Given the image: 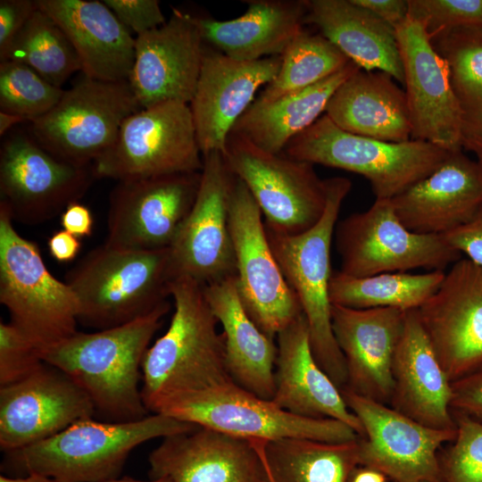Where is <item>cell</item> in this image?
Returning a JSON list of instances; mask_svg holds the SVG:
<instances>
[{"mask_svg": "<svg viewBox=\"0 0 482 482\" xmlns=\"http://www.w3.org/2000/svg\"><path fill=\"white\" fill-rule=\"evenodd\" d=\"M169 310L167 303L121 326L91 333L77 331L39 355L73 379L104 420L144 419L150 411L139 387L142 362Z\"/></svg>", "mask_w": 482, "mask_h": 482, "instance_id": "obj_1", "label": "cell"}, {"mask_svg": "<svg viewBox=\"0 0 482 482\" xmlns=\"http://www.w3.org/2000/svg\"><path fill=\"white\" fill-rule=\"evenodd\" d=\"M196 427L161 413L127 422L84 419L46 439L5 453L2 470L9 477L37 473L61 482H104L119 478L137 446Z\"/></svg>", "mask_w": 482, "mask_h": 482, "instance_id": "obj_2", "label": "cell"}, {"mask_svg": "<svg viewBox=\"0 0 482 482\" xmlns=\"http://www.w3.org/2000/svg\"><path fill=\"white\" fill-rule=\"evenodd\" d=\"M170 293L174 302L170 326L148 347L141 366V394L149 411L164 398L233 382L226 368L224 337L204 287L179 277Z\"/></svg>", "mask_w": 482, "mask_h": 482, "instance_id": "obj_3", "label": "cell"}, {"mask_svg": "<svg viewBox=\"0 0 482 482\" xmlns=\"http://www.w3.org/2000/svg\"><path fill=\"white\" fill-rule=\"evenodd\" d=\"M173 278L169 247L134 250L104 243L78 262L65 282L77 296L79 322L103 330L169 303Z\"/></svg>", "mask_w": 482, "mask_h": 482, "instance_id": "obj_4", "label": "cell"}, {"mask_svg": "<svg viewBox=\"0 0 482 482\" xmlns=\"http://www.w3.org/2000/svg\"><path fill=\"white\" fill-rule=\"evenodd\" d=\"M325 182L326 208L312 229L298 235H287L267 227L265 229L284 278L299 301L308 325L312 353L320 368L343 389L346 386L345 360L331 321L330 249L339 211L352 183L342 177Z\"/></svg>", "mask_w": 482, "mask_h": 482, "instance_id": "obj_5", "label": "cell"}, {"mask_svg": "<svg viewBox=\"0 0 482 482\" xmlns=\"http://www.w3.org/2000/svg\"><path fill=\"white\" fill-rule=\"evenodd\" d=\"M283 153L360 174L369 180L376 199H392L433 172L451 152L422 140L393 143L355 135L324 114Z\"/></svg>", "mask_w": 482, "mask_h": 482, "instance_id": "obj_6", "label": "cell"}, {"mask_svg": "<svg viewBox=\"0 0 482 482\" xmlns=\"http://www.w3.org/2000/svg\"><path fill=\"white\" fill-rule=\"evenodd\" d=\"M12 222L0 202V302L10 322L39 353L78 331L79 302L71 287L48 270L37 244Z\"/></svg>", "mask_w": 482, "mask_h": 482, "instance_id": "obj_7", "label": "cell"}, {"mask_svg": "<svg viewBox=\"0 0 482 482\" xmlns=\"http://www.w3.org/2000/svg\"><path fill=\"white\" fill-rule=\"evenodd\" d=\"M150 412L248 440L306 438L346 442L359 437L339 420L295 415L234 382L164 398L154 403Z\"/></svg>", "mask_w": 482, "mask_h": 482, "instance_id": "obj_8", "label": "cell"}, {"mask_svg": "<svg viewBox=\"0 0 482 482\" xmlns=\"http://www.w3.org/2000/svg\"><path fill=\"white\" fill-rule=\"evenodd\" d=\"M129 80L104 81L82 74L29 132L56 158L92 166L114 143L122 123L141 110Z\"/></svg>", "mask_w": 482, "mask_h": 482, "instance_id": "obj_9", "label": "cell"}, {"mask_svg": "<svg viewBox=\"0 0 482 482\" xmlns=\"http://www.w3.org/2000/svg\"><path fill=\"white\" fill-rule=\"evenodd\" d=\"M230 171L241 179L265 217V227L287 235L302 234L322 217L325 179L313 164L264 151L230 131L222 152Z\"/></svg>", "mask_w": 482, "mask_h": 482, "instance_id": "obj_10", "label": "cell"}, {"mask_svg": "<svg viewBox=\"0 0 482 482\" xmlns=\"http://www.w3.org/2000/svg\"><path fill=\"white\" fill-rule=\"evenodd\" d=\"M201 154L189 104L166 102L129 116L92 169L96 179L117 181L195 172Z\"/></svg>", "mask_w": 482, "mask_h": 482, "instance_id": "obj_11", "label": "cell"}, {"mask_svg": "<svg viewBox=\"0 0 482 482\" xmlns=\"http://www.w3.org/2000/svg\"><path fill=\"white\" fill-rule=\"evenodd\" d=\"M335 239L341 259L339 271L352 277L418 268L445 270L461 258L442 235L408 229L390 199H376L367 211L345 218L335 229Z\"/></svg>", "mask_w": 482, "mask_h": 482, "instance_id": "obj_12", "label": "cell"}, {"mask_svg": "<svg viewBox=\"0 0 482 482\" xmlns=\"http://www.w3.org/2000/svg\"><path fill=\"white\" fill-rule=\"evenodd\" d=\"M262 213L245 183L235 176L229 229L236 257V284L246 313L267 336L303 314L268 241Z\"/></svg>", "mask_w": 482, "mask_h": 482, "instance_id": "obj_13", "label": "cell"}, {"mask_svg": "<svg viewBox=\"0 0 482 482\" xmlns=\"http://www.w3.org/2000/svg\"><path fill=\"white\" fill-rule=\"evenodd\" d=\"M0 147V202L13 220L27 225L46 222L79 201L96 179L92 166L63 162L32 137L15 130Z\"/></svg>", "mask_w": 482, "mask_h": 482, "instance_id": "obj_14", "label": "cell"}, {"mask_svg": "<svg viewBox=\"0 0 482 482\" xmlns=\"http://www.w3.org/2000/svg\"><path fill=\"white\" fill-rule=\"evenodd\" d=\"M202 156L203 169L195 201L169 248L173 278H189L206 287L236 277L229 229L235 175L221 152Z\"/></svg>", "mask_w": 482, "mask_h": 482, "instance_id": "obj_15", "label": "cell"}, {"mask_svg": "<svg viewBox=\"0 0 482 482\" xmlns=\"http://www.w3.org/2000/svg\"><path fill=\"white\" fill-rule=\"evenodd\" d=\"M341 392L363 429L358 439L359 466L394 482H444L437 452L453 440L456 428H432L387 404L346 388Z\"/></svg>", "mask_w": 482, "mask_h": 482, "instance_id": "obj_16", "label": "cell"}, {"mask_svg": "<svg viewBox=\"0 0 482 482\" xmlns=\"http://www.w3.org/2000/svg\"><path fill=\"white\" fill-rule=\"evenodd\" d=\"M201 171L120 180L109 196L105 243L154 250L171 245L195 201Z\"/></svg>", "mask_w": 482, "mask_h": 482, "instance_id": "obj_17", "label": "cell"}, {"mask_svg": "<svg viewBox=\"0 0 482 482\" xmlns=\"http://www.w3.org/2000/svg\"><path fill=\"white\" fill-rule=\"evenodd\" d=\"M417 313L451 382L482 367L481 267L456 261Z\"/></svg>", "mask_w": 482, "mask_h": 482, "instance_id": "obj_18", "label": "cell"}, {"mask_svg": "<svg viewBox=\"0 0 482 482\" xmlns=\"http://www.w3.org/2000/svg\"><path fill=\"white\" fill-rule=\"evenodd\" d=\"M413 140L462 150L463 120L445 60L413 19L395 29Z\"/></svg>", "mask_w": 482, "mask_h": 482, "instance_id": "obj_19", "label": "cell"}, {"mask_svg": "<svg viewBox=\"0 0 482 482\" xmlns=\"http://www.w3.org/2000/svg\"><path fill=\"white\" fill-rule=\"evenodd\" d=\"M95 414L83 389L44 362L25 378L0 386L1 450L29 446Z\"/></svg>", "mask_w": 482, "mask_h": 482, "instance_id": "obj_20", "label": "cell"}, {"mask_svg": "<svg viewBox=\"0 0 482 482\" xmlns=\"http://www.w3.org/2000/svg\"><path fill=\"white\" fill-rule=\"evenodd\" d=\"M204 50L195 16L176 9L164 24L137 36L129 83L142 109L166 102L189 104Z\"/></svg>", "mask_w": 482, "mask_h": 482, "instance_id": "obj_21", "label": "cell"}, {"mask_svg": "<svg viewBox=\"0 0 482 482\" xmlns=\"http://www.w3.org/2000/svg\"><path fill=\"white\" fill-rule=\"evenodd\" d=\"M281 62V55L241 61L204 46L189 104L202 155L223 152L233 127L253 102L257 90L277 76Z\"/></svg>", "mask_w": 482, "mask_h": 482, "instance_id": "obj_22", "label": "cell"}, {"mask_svg": "<svg viewBox=\"0 0 482 482\" xmlns=\"http://www.w3.org/2000/svg\"><path fill=\"white\" fill-rule=\"evenodd\" d=\"M150 479L169 482H268L253 440L197 426L162 439L148 457Z\"/></svg>", "mask_w": 482, "mask_h": 482, "instance_id": "obj_23", "label": "cell"}, {"mask_svg": "<svg viewBox=\"0 0 482 482\" xmlns=\"http://www.w3.org/2000/svg\"><path fill=\"white\" fill-rule=\"evenodd\" d=\"M406 312L391 307L353 309L332 304V330L346 370L345 388L389 405L394 386L393 360Z\"/></svg>", "mask_w": 482, "mask_h": 482, "instance_id": "obj_24", "label": "cell"}, {"mask_svg": "<svg viewBox=\"0 0 482 482\" xmlns=\"http://www.w3.org/2000/svg\"><path fill=\"white\" fill-rule=\"evenodd\" d=\"M390 200L411 231L443 235L482 205V165L462 150L451 152L433 172Z\"/></svg>", "mask_w": 482, "mask_h": 482, "instance_id": "obj_25", "label": "cell"}, {"mask_svg": "<svg viewBox=\"0 0 482 482\" xmlns=\"http://www.w3.org/2000/svg\"><path fill=\"white\" fill-rule=\"evenodd\" d=\"M276 337L278 354L271 401L297 416L339 420L362 436V424L348 408L341 389L320 368L312 353L303 314Z\"/></svg>", "mask_w": 482, "mask_h": 482, "instance_id": "obj_26", "label": "cell"}, {"mask_svg": "<svg viewBox=\"0 0 482 482\" xmlns=\"http://www.w3.org/2000/svg\"><path fill=\"white\" fill-rule=\"evenodd\" d=\"M389 406L436 429H455L451 411L452 382L444 371L420 321L407 311L392 365Z\"/></svg>", "mask_w": 482, "mask_h": 482, "instance_id": "obj_27", "label": "cell"}, {"mask_svg": "<svg viewBox=\"0 0 482 482\" xmlns=\"http://www.w3.org/2000/svg\"><path fill=\"white\" fill-rule=\"evenodd\" d=\"M36 4L65 33L83 75L104 81L129 80L136 37L103 1L36 0Z\"/></svg>", "mask_w": 482, "mask_h": 482, "instance_id": "obj_28", "label": "cell"}, {"mask_svg": "<svg viewBox=\"0 0 482 482\" xmlns=\"http://www.w3.org/2000/svg\"><path fill=\"white\" fill-rule=\"evenodd\" d=\"M245 13L229 21L195 17L204 43L234 59L282 55L305 25L306 0L245 1Z\"/></svg>", "mask_w": 482, "mask_h": 482, "instance_id": "obj_29", "label": "cell"}, {"mask_svg": "<svg viewBox=\"0 0 482 482\" xmlns=\"http://www.w3.org/2000/svg\"><path fill=\"white\" fill-rule=\"evenodd\" d=\"M204 297L222 327L227 370L235 384L266 400L274 395L278 347L246 313L236 277L204 287Z\"/></svg>", "mask_w": 482, "mask_h": 482, "instance_id": "obj_30", "label": "cell"}, {"mask_svg": "<svg viewBox=\"0 0 482 482\" xmlns=\"http://www.w3.org/2000/svg\"><path fill=\"white\" fill-rule=\"evenodd\" d=\"M325 112L355 135L393 143L411 139L405 92L383 71L358 70L337 88Z\"/></svg>", "mask_w": 482, "mask_h": 482, "instance_id": "obj_31", "label": "cell"}, {"mask_svg": "<svg viewBox=\"0 0 482 482\" xmlns=\"http://www.w3.org/2000/svg\"><path fill=\"white\" fill-rule=\"evenodd\" d=\"M305 25L334 44L366 71L387 73L403 85L404 75L395 30L352 0H306Z\"/></svg>", "mask_w": 482, "mask_h": 482, "instance_id": "obj_32", "label": "cell"}, {"mask_svg": "<svg viewBox=\"0 0 482 482\" xmlns=\"http://www.w3.org/2000/svg\"><path fill=\"white\" fill-rule=\"evenodd\" d=\"M358 70L351 61L337 73L310 87L269 104H252L231 131L264 151L281 154L293 138L320 117L337 88Z\"/></svg>", "mask_w": 482, "mask_h": 482, "instance_id": "obj_33", "label": "cell"}, {"mask_svg": "<svg viewBox=\"0 0 482 482\" xmlns=\"http://www.w3.org/2000/svg\"><path fill=\"white\" fill-rule=\"evenodd\" d=\"M358 439L325 442L306 438L253 440L272 482H348L359 466Z\"/></svg>", "mask_w": 482, "mask_h": 482, "instance_id": "obj_34", "label": "cell"}, {"mask_svg": "<svg viewBox=\"0 0 482 482\" xmlns=\"http://www.w3.org/2000/svg\"><path fill=\"white\" fill-rule=\"evenodd\" d=\"M445 274V270H429L421 274L386 272L352 277L337 271L330 278L329 299L332 304L353 309L415 310L434 295Z\"/></svg>", "mask_w": 482, "mask_h": 482, "instance_id": "obj_35", "label": "cell"}, {"mask_svg": "<svg viewBox=\"0 0 482 482\" xmlns=\"http://www.w3.org/2000/svg\"><path fill=\"white\" fill-rule=\"evenodd\" d=\"M430 41L446 63L463 137L482 138V23L444 31Z\"/></svg>", "mask_w": 482, "mask_h": 482, "instance_id": "obj_36", "label": "cell"}, {"mask_svg": "<svg viewBox=\"0 0 482 482\" xmlns=\"http://www.w3.org/2000/svg\"><path fill=\"white\" fill-rule=\"evenodd\" d=\"M277 76L252 104H265L310 87L343 70L351 61L320 33L305 29L281 55Z\"/></svg>", "mask_w": 482, "mask_h": 482, "instance_id": "obj_37", "label": "cell"}, {"mask_svg": "<svg viewBox=\"0 0 482 482\" xmlns=\"http://www.w3.org/2000/svg\"><path fill=\"white\" fill-rule=\"evenodd\" d=\"M6 60L27 65L58 87H62L73 73L81 71L80 60L65 33L38 8L0 62Z\"/></svg>", "mask_w": 482, "mask_h": 482, "instance_id": "obj_38", "label": "cell"}, {"mask_svg": "<svg viewBox=\"0 0 482 482\" xmlns=\"http://www.w3.org/2000/svg\"><path fill=\"white\" fill-rule=\"evenodd\" d=\"M64 89L42 78L27 65L0 62V111L24 117L29 122L47 113Z\"/></svg>", "mask_w": 482, "mask_h": 482, "instance_id": "obj_39", "label": "cell"}, {"mask_svg": "<svg viewBox=\"0 0 482 482\" xmlns=\"http://www.w3.org/2000/svg\"><path fill=\"white\" fill-rule=\"evenodd\" d=\"M455 436L441 464L444 482H482V422L455 414Z\"/></svg>", "mask_w": 482, "mask_h": 482, "instance_id": "obj_40", "label": "cell"}, {"mask_svg": "<svg viewBox=\"0 0 482 482\" xmlns=\"http://www.w3.org/2000/svg\"><path fill=\"white\" fill-rule=\"evenodd\" d=\"M408 17L429 39L455 28L482 23V0H408Z\"/></svg>", "mask_w": 482, "mask_h": 482, "instance_id": "obj_41", "label": "cell"}, {"mask_svg": "<svg viewBox=\"0 0 482 482\" xmlns=\"http://www.w3.org/2000/svg\"><path fill=\"white\" fill-rule=\"evenodd\" d=\"M44 363L36 346L11 322L0 321V386L18 382Z\"/></svg>", "mask_w": 482, "mask_h": 482, "instance_id": "obj_42", "label": "cell"}, {"mask_svg": "<svg viewBox=\"0 0 482 482\" xmlns=\"http://www.w3.org/2000/svg\"><path fill=\"white\" fill-rule=\"evenodd\" d=\"M120 22L137 36L166 22L157 0H103Z\"/></svg>", "mask_w": 482, "mask_h": 482, "instance_id": "obj_43", "label": "cell"}, {"mask_svg": "<svg viewBox=\"0 0 482 482\" xmlns=\"http://www.w3.org/2000/svg\"><path fill=\"white\" fill-rule=\"evenodd\" d=\"M451 411L482 422V367L452 382Z\"/></svg>", "mask_w": 482, "mask_h": 482, "instance_id": "obj_44", "label": "cell"}, {"mask_svg": "<svg viewBox=\"0 0 482 482\" xmlns=\"http://www.w3.org/2000/svg\"><path fill=\"white\" fill-rule=\"evenodd\" d=\"M37 8L36 0L0 1V61Z\"/></svg>", "mask_w": 482, "mask_h": 482, "instance_id": "obj_45", "label": "cell"}, {"mask_svg": "<svg viewBox=\"0 0 482 482\" xmlns=\"http://www.w3.org/2000/svg\"><path fill=\"white\" fill-rule=\"evenodd\" d=\"M442 236L449 245L482 268V205L467 222Z\"/></svg>", "mask_w": 482, "mask_h": 482, "instance_id": "obj_46", "label": "cell"}, {"mask_svg": "<svg viewBox=\"0 0 482 482\" xmlns=\"http://www.w3.org/2000/svg\"><path fill=\"white\" fill-rule=\"evenodd\" d=\"M385 23L396 29L408 18V0H352Z\"/></svg>", "mask_w": 482, "mask_h": 482, "instance_id": "obj_47", "label": "cell"}, {"mask_svg": "<svg viewBox=\"0 0 482 482\" xmlns=\"http://www.w3.org/2000/svg\"><path fill=\"white\" fill-rule=\"evenodd\" d=\"M62 229L80 238L89 237L94 227L90 209L79 201L70 204L60 215Z\"/></svg>", "mask_w": 482, "mask_h": 482, "instance_id": "obj_48", "label": "cell"}, {"mask_svg": "<svg viewBox=\"0 0 482 482\" xmlns=\"http://www.w3.org/2000/svg\"><path fill=\"white\" fill-rule=\"evenodd\" d=\"M51 256L59 262H71L78 255L81 243L79 238L64 229L53 233L47 241Z\"/></svg>", "mask_w": 482, "mask_h": 482, "instance_id": "obj_49", "label": "cell"}, {"mask_svg": "<svg viewBox=\"0 0 482 482\" xmlns=\"http://www.w3.org/2000/svg\"><path fill=\"white\" fill-rule=\"evenodd\" d=\"M382 473L365 467L356 468L351 474L348 482H386Z\"/></svg>", "mask_w": 482, "mask_h": 482, "instance_id": "obj_50", "label": "cell"}, {"mask_svg": "<svg viewBox=\"0 0 482 482\" xmlns=\"http://www.w3.org/2000/svg\"><path fill=\"white\" fill-rule=\"evenodd\" d=\"M28 121L24 117L20 115L0 111V136H6V133L15 125Z\"/></svg>", "mask_w": 482, "mask_h": 482, "instance_id": "obj_51", "label": "cell"}, {"mask_svg": "<svg viewBox=\"0 0 482 482\" xmlns=\"http://www.w3.org/2000/svg\"><path fill=\"white\" fill-rule=\"evenodd\" d=\"M0 482H61L56 478L37 473H31L22 477L0 476Z\"/></svg>", "mask_w": 482, "mask_h": 482, "instance_id": "obj_52", "label": "cell"}, {"mask_svg": "<svg viewBox=\"0 0 482 482\" xmlns=\"http://www.w3.org/2000/svg\"><path fill=\"white\" fill-rule=\"evenodd\" d=\"M462 148L472 152L476 155L477 161L482 165V138L463 137Z\"/></svg>", "mask_w": 482, "mask_h": 482, "instance_id": "obj_53", "label": "cell"}, {"mask_svg": "<svg viewBox=\"0 0 482 482\" xmlns=\"http://www.w3.org/2000/svg\"><path fill=\"white\" fill-rule=\"evenodd\" d=\"M104 482H169V481L163 478L150 479L147 481H143V480H137L129 477H125L122 478H117L110 479Z\"/></svg>", "mask_w": 482, "mask_h": 482, "instance_id": "obj_54", "label": "cell"}, {"mask_svg": "<svg viewBox=\"0 0 482 482\" xmlns=\"http://www.w3.org/2000/svg\"><path fill=\"white\" fill-rule=\"evenodd\" d=\"M268 482H272V481L270 479L269 476H268Z\"/></svg>", "mask_w": 482, "mask_h": 482, "instance_id": "obj_55", "label": "cell"}]
</instances>
